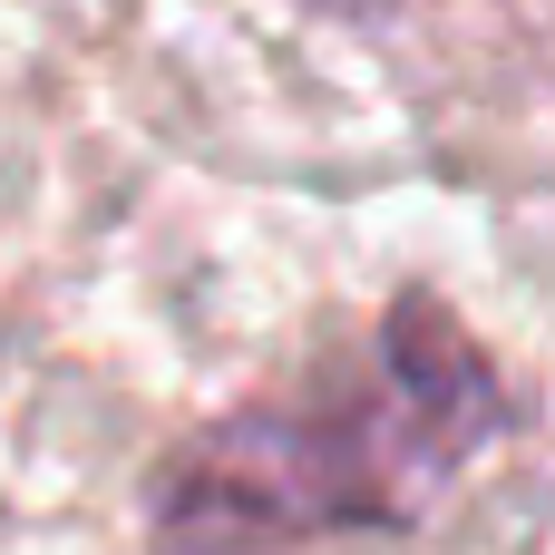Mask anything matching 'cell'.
<instances>
[{
    "mask_svg": "<svg viewBox=\"0 0 555 555\" xmlns=\"http://www.w3.org/2000/svg\"><path fill=\"white\" fill-rule=\"evenodd\" d=\"M507 429V390L439 293H400L361 361L244 400L156 468L166 555H283L312 537H400Z\"/></svg>",
    "mask_w": 555,
    "mask_h": 555,
    "instance_id": "6da1fadb",
    "label": "cell"
}]
</instances>
